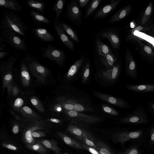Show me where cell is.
Returning a JSON list of instances; mask_svg holds the SVG:
<instances>
[{"instance_id": "obj_1", "label": "cell", "mask_w": 154, "mask_h": 154, "mask_svg": "<svg viewBox=\"0 0 154 154\" xmlns=\"http://www.w3.org/2000/svg\"><path fill=\"white\" fill-rule=\"evenodd\" d=\"M66 85L51 106L53 114L58 116L64 111L72 110L81 112H96L95 106L87 95L77 88Z\"/></svg>"}, {"instance_id": "obj_2", "label": "cell", "mask_w": 154, "mask_h": 154, "mask_svg": "<svg viewBox=\"0 0 154 154\" xmlns=\"http://www.w3.org/2000/svg\"><path fill=\"white\" fill-rule=\"evenodd\" d=\"M19 115V119L17 121L19 124L20 131L22 132V141L25 144H32L36 143V140L31 135L34 131L42 130L49 132V122L45 120H35Z\"/></svg>"}, {"instance_id": "obj_3", "label": "cell", "mask_w": 154, "mask_h": 154, "mask_svg": "<svg viewBox=\"0 0 154 154\" xmlns=\"http://www.w3.org/2000/svg\"><path fill=\"white\" fill-rule=\"evenodd\" d=\"M23 60L29 72L38 83L46 86L55 82L50 70L42 64L36 57L27 53Z\"/></svg>"}, {"instance_id": "obj_4", "label": "cell", "mask_w": 154, "mask_h": 154, "mask_svg": "<svg viewBox=\"0 0 154 154\" xmlns=\"http://www.w3.org/2000/svg\"><path fill=\"white\" fill-rule=\"evenodd\" d=\"M0 28L13 32L22 36L26 35L28 28L20 17L12 11H6L1 22Z\"/></svg>"}, {"instance_id": "obj_5", "label": "cell", "mask_w": 154, "mask_h": 154, "mask_svg": "<svg viewBox=\"0 0 154 154\" xmlns=\"http://www.w3.org/2000/svg\"><path fill=\"white\" fill-rule=\"evenodd\" d=\"M16 56H11L5 61L2 60L0 63V72L2 80L1 93L3 95L6 89L11 88L14 82L13 79L14 65L17 60Z\"/></svg>"}, {"instance_id": "obj_6", "label": "cell", "mask_w": 154, "mask_h": 154, "mask_svg": "<svg viewBox=\"0 0 154 154\" xmlns=\"http://www.w3.org/2000/svg\"><path fill=\"white\" fill-rule=\"evenodd\" d=\"M120 73V66L118 64L111 69H100L95 73V77L100 85L104 86H110L116 83Z\"/></svg>"}, {"instance_id": "obj_7", "label": "cell", "mask_w": 154, "mask_h": 154, "mask_svg": "<svg viewBox=\"0 0 154 154\" xmlns=\"http://www.w3.org/2000/svg\"><path fill=\"white\" fill-rule=\"evenodd\" d=\"M60 114L69 122L72 121L85 125L95 124L102 120L100 117L86 114L74 110H65Z\"/></svg>"}, {"instance_id": "obj_8", "label": "cell", "mask_w": 154, "mask_h": 154, "mask_svg": "<svg viewBox=\"0 0 154 154\" xmlns=\"http://www.w3.org/2000/svg\"><path fill=\"white\" fill-rule=\"evenodd\" d=\"M42 53V57L43 59L48 58L54 61L60 66H63L66 59L64 51L58 49L51 45L48 44L46 48L40 47Z\"/></svg>"}, {"instance_id": "obj_9", "label": "cell", "mask_w": 154, "mask_h": 154, "mask_svg": "<svg viewBox=\"0 0 154 154\" xmlns=\"http://www.w3.org/2000/svg\"><path fill=\"white\" fill-rule=\"evenodd\" d=\"M5 42L14 48L21 51H25L27 49L25 40L17 34L7 30L2 29V34Z\"/></svg>"}, {"instance_id": "obj_10", "label": "cell", "mask_w": 154, "mask_h": 154, "mask_svg": "<svg viewBox=\"0 0 154 154\" xmlns=\"http://www.w3.org/2000/svg\"><path fill=\"white\" fill-rule=\"evenodd\" d=\"M66 16L71 22L78 26L82 23V13L77 2L72 0L67 5Z\"/></svg>"}, {"instance_id": "obj_11", "label": "cell", "mask_w": 154, "mask_h": 154, "mask_svg": "<svg viewBox=\"0 0 154 154\" xmlns=\"http://www.w3.org/2000/svg\"><path fill=\"white\" fill-rule=\"evenodd\" d=\"M84 125H85L70 121L67 126L66 130L74 137L88 138L95 142L96 139L89 131L82 127Z\"/></svg>"}, {"instance_id": "obj_12", "label": "cell", "mask_w": 154, "mask_h": 154, "mask_svg": "<svg viewBox=\"0 0 154 154\" xmlns=\"http://www.w3.org/2000/svg\"><path fill=\"white\" fill-rule=\"evenodd\" d=\"M93 95L97 98L112 105L122 108H128L130 106L124 100L103 93L94 91Z\"/></svg>"}, {"instance_id": "obj_13", "label": "cell", "mask_w": 154, "mask_h": 154, "mask_svg": "<svg viewBox=\"0 0 154 154\" xmlns=\"http://www.w3.org/2000/svg\"><path fill=\"white\" fill-rule=\"evenodd\" d=\"M148 120L146 113L140 110L134 112L132 114L122 118L120 121L125 124H140L147 123Z\"/></svg>"}, {"instance_id": "obj_14", "label": "cell", "mask_w": 154, "mask_h": 154, "mask_svg": "<svg viewBox=\"0 0 154 154\" xmlns=\"http://www.w3.org/2000/svg\"><path fill=\"white\" fill-rule=\"evenodd\" d=\"M84 60V57L82 56L70 66L68 71L63 76L64 82L65 83L73 80L76 77L80 68L83 65Z\"/></svg>"}, {"instance_id": "obj_15", "label": "cell", "mask_w": 154, "mask_h": 154, "mask_svg": "<svg viewBox=\"0 0 154 154\" xmlns=\"http://www.w3.org/2000/svg\"><path fill=\"white\" fill-rule=\"evenodd\" d=\"M53 25L55 31L62 43L67 48L74 51L75 50L74 45L63 29L60 22H54Z\"/></svg>"}, {"instance_id": "obj_16", "label": "cell", "mask_w": 154, "mask_h": 154, "mask_svg": "<svg viewBox=\"0 0 154 154\" xmlns=\"http://www.w3.org/2000/svg\"><path fill=\"white\" fill-rule=\"evenodd\" d=\"M142 133V131L141 130L121 132L116 134L115 138L117 142L123 144L128 140L139 138Z\"/></svg>"}, {"instance_id": "obj_17", "label": "cell", "mask_w": 154, "mask_h": 154, "mask_svg": "<svg viewBox=\"0 0 154 154\" xmlns=\"http://www.w3.org/2000/svg\"><path fill=\"white\" fill-rule=\"evenodd\" d=\"M101 37L108 39L113 48L116 50L119 46V38L116 31L112 29H106L100 33Z\"/></svg>"}, {"instance_id": "obj_18", "label": "cell", "mask_w": 154, "mask_h": 154, "mask_svg": "<svg viewBox=\"0 0 154 154\" xmlns=\"http://www.w3.org/2000/svg\"><path fill=\"white\" fill-rule=\"evenodd\" d=\"M31 31L36 38L40 41L47 42H54L53 36L46 29L41 28H34Z\"/></svg>"}, {"instance_id": "obj_19", "label": "cell", "mask_w": 154, "mask_h": 154, "mask_svg": "<svg viewBox=\"0 0 154 154\" xmlns=\"http://www.w3.org/2000/svg\"><path fill=\"white\" fill-rule=\"evenodd\" d=\"M119 2V0H116L104 5L97 12L94 17V18L99 20L104 18L116 8Z\"/></svg>"}, {"instance_id": "obj_20", "label": "cell", "mask_w": 154, "mask_h": 154, "mask_svg": "<svg viewBox=\"0 0 154 154\" xmlns=\"http://www.w3.org/2000/svg\"><path fill=\"white\" fill-rule=\"evenodd\" d=\"M20 77L21 83L24 88H28L31 84V80L28 68L23 59L20 63Z\"/></svg>"}, {"instance_id": "obj_21", "label": "cell", "mask_w": 154, "mask_h": 154, "mask_svg": "<svg viewBox=\"0 0 154 154\" xmlns=\"http://www.w3.org/2000/svg\"><path fill=\"white\" fill-rule=\"evenodd\" d=\"M58 137L67 145L79 149L84 150L82 143L61 132L57 133Z\"/></svg>"}, {"instance_id": "obj_22", "label": "cell", "mask_w": 154, "mask_h": 154, "mask_svg": "<svg viewBox=\"0 0 154 154\" xmlns=\"http://www.w3.org/2000/svg\"><path fill=\"white\" fill-rule=\"evenodd\" d=\"M36 142L41 143L48 149L52 151L55 154H61V150L57 142L52 139H42L36 140Z\"/></svg>"}, {"instance_id": "obj_23", "label": "cell", "mask_w": 154, "mask_h": 154, "mask_svg": "<svg viewBox=\"0 0 154 154\" xmlns=\"http://www.w3.org/2000/svg\"><path fill=\"white\" fill-rule=\"evenodd\" d=\"M0 6L14 12H19L22 10L21 5L15 0H0Z\"/></svg>"}, {"instance_id": "obj_24", "label": "cell", "mask_w": 154, "mask_h": 154, "mask_svg": "<svg viewBox=\"0 0 154 154\" xmlns=\"http://www.w3.org/2000/svg\"><path fill=\"white\" fill-rule=\"evenodd\" d=\"M17 114L33 119L37 120L43 119L38 114L30 107L26 106H24L21 108Z\"/></svg>"}, {"instance_id": "obj_25", "label": "cell", "mask_w": 154, "mask_h": 154, "mask_svg": "<svg viewBox=\"0 0 154 154\" xmlns=\"http://www.w3.org/2000/svg\"><path fill=\"white\" fill-rule=\"evenodd\" d=\"M127 89L140 92H149L154 91V85L145 84L141 85H128L126 86Z\"/></svg>"}, {"instance_id": "obj_26", "label": "cell", "mask_w": 154, "mask_h": 154, "mask_svg": "<svg viewBox=\"0 0 154 154\" xmlns=\"http://www.w3.org/2000/svg\"><path fill=\"white\" fill-rule=\"evenodd\" d=\"M100 56V59L101 63L108 69L112 68L116 65V59L112 52Z\"/></svg>"}, {"instance_id": "obj_27", "label": "cell", "mask_w": 154, "mask_h": 154, "mask_svg": "<svg viewBox=\"0 0 154 154\" xmlns=\"http://www.w3.org/2000/svg\"><path fill=\"white\" fill-rule=\"evenodd\" d=\"M29 14L35 23L37 25L41 23L48 24L51 22L45 16L39 12L30 10Z\"/></svg>"}, {"instance_id": "obj_28", "label": "cell", "mask_w": 154, "mask_h": 154, "mask_svg": "<svg viewBox=\"0 0 154 154\" xmlns=\"http://www.w3.org/2000/svg\"><path fill=\"white\" fill-rule=\"evenodd\" d=\"M65 1V0H57L54 3L52 9L53 11L56 13L54 23L58 22L59 19L64 8Z\"/></svg>"}, {"instance_id": "obj_29", "label": "cell", "mask_w": 154, "mask_h": 154, "mask_svg": "<svg viewBox=\"0 0 154 154\" xmlns=\"http://www.w3.org/2000/svg\"><path fill=\"white\" fill-rule=\"evenodd\" d=\"M24 103L25 101L23 98L17 96L13 98L10 104L11 109V111L18 114L20 109L24 106Z\"/></svg>"}, {"instance_id": "obj_30", "label": "cell", "mask_w": 154, "mask_h": 154, "mask_svg": "<svg viewBox=\"0 0 154 154\" xmlns=\"http://www.w3.org/2000/svg\"><path fill=\"white\" fill-rule=\"evenodd\" d=\"M25 147L28 149L36 152L40 154H47L49 152L48 149L40 143L32 144H26Z\"/></svg>"}, {"instance_id": "obj_31", "label": "cell", "mask_w": 154, "mask_h": 154, "mask_svg": "<svg viewBox=\"0 0 154 154\" xmlns=\"http://www.w3.org/2000/svg\"><path fill=\"white\" fill-rule=\"evenodd\" d=\"M26 4L29 8L35 10L41 14H44L45 5L44 2L35 0H29L26 2Z\"/></svg>"}, {"instance_id": "obj_32", "label": "cell", "mask_w": 154, "mask_h": 154, "mask_svg": "<svg viewBox=\"0 0 154 154\" xmlns=\"http://www.w3.org/2000/svg\"><path fill=\"white\" fill-rule=\"evenodd\" d=\"M91 66L89 61H88L83 66L81 73V82L85 85L88 82L90 77Z\"/></svg>"}, {"instance_id": "obj_33", "label": "cell", "mask_w": 154, "mask_h": 154, "mask_svg": "<svg viewBox=\"0 0 154 154\" xmlns=\"http://www.w3.org/2000/svg\"><path fill=\"white\" fill-rule=\"evenodd\" d=\"M60 23L63 29L69 37L74 41L80 43L79 38L73 29L64 22H60Z\"/></svg>"}, {"instance_id": "obj_34", "label": "cell", "mask_w": 154, "mask_h": 154, "mask_svg": "<svg viewBox=\"0 0 154 154\" xmlns=\"http://www.w3.org/2000/svg\"><path fill=\"white\" fill-rule=\"evenodd\" d=\"M96 47L97 53L100 56L112 52L109 47L99 39H97L96 41Z\"/></svg>"}, {"instance_id": "obj_35", "label": "cell", "mask_w": 154, "mask_h": 154, "mask_svg": "<svg viewBox=\"0 0 154 154\" xmlns=\"http://www.w3.org/2000/svg\"><path fill=\"white\" fill-rule=\"evenodd\" d=\"M95 149L97 150L101 154H114L109 147L103 141L96 140Z\"/></svg>"}, {"instance_id": "obj_36", "label": "cell", "mask_w": 154, "mask_h": 154, "mask_svg": "<svg viewBox=\"0 0 154 154\" xmlns=\"http://www.w3.org/2000/svg\"><path fill=\"white\" fill-rule=\"evenodd\" d=\"M29 99L32 105L36 109L41 113H43L45 112L44 107L37 97L31 96Z\"/></svg>"}, {"instance_id": "obj_37", "label": "cell", "mask_w": 154, "mask_h": 154, "mask_svg": "<svg viewBox=\"0 0 154 154\" xmlns=\"http://www.w3.org/2000/svg\"><path fill=\"white\" fill-rule=\"evenodd\" d=\"M102 0H94L91 3L85 14L84 18L86 19L97 8L100 3Z\"/></svg>"}, {"instance_id": "obj_38", "label": "cell", "mask_w": 154, "mask_h": 154, "mask_svg": "<svg viewBox=\"0 0 154 154\" xmlns=\"http://www.w3.org/2000/svg\"><path fill=\"white\" fill-rule=\"evenodd\" d=\"M101 108L104 112L107 114L116 116L119 115L118 111L109 106L102 104L101 105Z\"/></svg>"}, {"instance_id": "obj_39", "label": "cell", "mask_w": 154, "mask_h": 154, "mask_svg": "<svg viewBox=\"0 0 154 154\" xmlns=\"http://www.w3.org/2000/svg\"><path fill=\"white\" fill-rule=\"evenodd\" d=\"M75 138L80 143L85 144L94 149L96 148L95 141L94 142L89 139L82 137H75Z\"/></svg>"}, {"instance_id": "obj_40", "label": "cell", "mask_w": 154, "mask_h": 154, "mask_svg": "<svg viewBox=\"0 0 154 154\" xmlns=\"http://www.w3.org/2000/svg\"><path fill=\"white\" fill-rule=\"evenodd\" d=\"M16 84L14 82L11 90V96L12 97H14L18 96L20 93H23Z\"/></svg>"}, {"instance_id": "obj_41", "label": "cell", "mask_w": 154, "mask_h": 154, "mask_svg": "<svg viewBox=\"0 0 154 154\" xmlns=\"http://www.w3.org/2000/svg\"><path fill=\"white\" fill-rule=\"evenodd\" d=\"M120 154H140V152L137 147L132 146L124 151L121 152Z\"/></svg>"}, {"instance_id": "obj_42", "label": "cell", "mask_w": 154, "mask_h": 154, "mask_svg": "<svg viewBox=\"0 0 154 154\" xmlns=\"http://www.w3.org/2000/svg\"><path fill=\"white\" fill-rule=\"evenodd\" d=\"M46 132L42 130H37L34 131L31 134V136L33 138H39L46 136Z\"/></svg>"}, {"instance_id": "obj_43", "label": "cell", "mask_w": 154, "mask_h": 154, "mask_svg": "<svg viewBox=\"0 0 154 154\" xmlns=\"http://www.w3.org/2000/svg\"><path fill=\"white\" fill-rule=\"evenodd\" d=\"M1 144L4 147L12 151H17L18 149L17 146L9 143L4 142L2 143Z\"/></svg>"}, {"instance_id": "obj_44", "label": "cell", "mask_w": 154, "mask_h": 154, "mask_svg": "<svg viewBox=\"0 0 154 154\" xmlns=\"http://www.w3.org/2000/svg\"><path fill=\"white\" fill-rule=\"evenodd\" d=\"M82 144V146L84 149V150H86L92 154H101L99 151L97 149L89 146L85 144Z\"/></svg>"}, {"instance_id": "obj_45", "label": "cell", "mask_w": 154, "mask_h": 154, "mask_svg": "<svg viewBox=\"0 0 154 154\" xmlns=\"http://www.w3.org/2000/svg\"><path fill=\"white\" fill-rule=\"evenodd\" d=\"M12 130L13 133L15 134H17L20 130L19 124L17 120L16 121L14 122Z\"/></svg>"}, {"instance_id": "obj_46", "label": "cell", "mask_w": 154, "mask_h": 154, "mask_svg": "<svg viewBox=\"0 0 154 154\" xmlns=\"http://www.w3.org/2000/svg\"><path fill=\"white\" fill-rule=\"evenodd\" d=\"M45 121L49 122L54 123L55 124H60L63 122V120L54 118H51L45 119Z\"/></svg>"}, {"instance_id": "obj_47", "label": "cell", "mask_w": 154, "mask_h": 154, "mask_svg": "<svg viewBox=\"0 0 154 154\" xmlns=\"http://www.w3.org/2000/svg\"><path fill=\"white\" fill-rule=\"evenodd\" d=\"M5 42L3 37L1 35L0 36V51H5V45L4 43Z\"/></svg>"}, {"instance_id": "obj_48", "label": "cell", "mask_w": 154, "mask_h": 154, "mask_svg": "<svg viewBox=\"0 0 154 154\" xmlns=\"http://www.w3.org/2000/svg\"><path fill=\"white\" fill-rule=\"evenodd\" d=\"M89 1V0H79V2L80 7L82 8L85 6Z\"/></svg>"}, {"instance_id": "obj_49", "label": "cell", "mask_w": 154, "mask_h": 154, "mask_svg": "<svg viewBox=\"0 0 154 154\" xmlns=\"http://www.w3.org/2000/svg\"><path fill=\"white\" fill-rule=\"evenodd\" d=\"M9 52L5 51H0V59L1 60L5 57L9 55Z\"/></svg>"}, {"instance_id": "obj_50", "label": "cell", "mask_w": 154, "mask_h": 154, "mask_svg": "<svg viewBox=\"0 0 154 154\" xmlns=\"http://www.w3.org/2000/svg\"><path fill=\"white\" fill-rule=\"evenodd\" d=\"M150 141L152 143H154V127L151 130Z\"/></svg>"}, {"instance_id": "obj_51", "label": "cell", "mask_w": 154, "mask_h": 154, "mask_svg": "<svg viewBox=\"0 0 154 154\" xmlns=\"http://www.w3.org/2000/svg\"><path fill=\"white\" fill-rule=\"evenodd\" d=\"M144 49L145 51L148 54H150L152 52L151 48L148 46H145L144 47Z\"/></svg>"}, {"instance_id": "obj_52", "label": "cell", "mask_w": 154, "mask_h": 154, "mask_svg": "<svg viewBox=\"0 0 154 154\" xmlns=\"http://www.w3.org/2000/svg\"><path fill=\"white\" fill-rule=\"evenodd\" d=\"M143 28L142 26H139L136 28L132 31V34H134V33L135 31H140L143 29Z\"/></svg>"}, {"instance_id": "obj_53", "label": "cell", "mask_w": 154, "mask_h": 154, "mask_svg": "<svg viewBox=\"0 0 154 154\" xmlns=\"http://www.w3.org/2000/svg\"><path fill=\"white\" fill-rule=\"evenodd\" d=\"M151 8L150 7H149L147 8L145 11V14H146L149 15L151 13Z\"/></svg>"}, {"instance_id": "obj_54", "label": "cell", "mask_w": 154, "mask_h": 154, "mask_svg": "<svg viewBox=\"0 0 154 154\" xmlns=\"http://www.w3.org/2000/svg\"><path fill=\"white\" fill-rule=\"evenodd\" d=\"M152 108L154 110V104H152L151 105Z\"/></svg>"}, {"instance_id": "obj_55", "label": "cell", "mask_w": 154, "mask_h": 154, "mask_svg": "<svg viewBox=\"0 0 154 154\" xmlns=\"http://www.w3.org/2000/svg\"><path fill=\"white\" fill-rule=\"evenodd\" d=\"M63 154H69L68 153H63Z\"/></svg>"}]
</instances>
